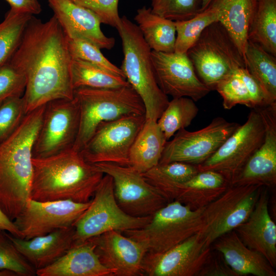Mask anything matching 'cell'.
<instances>
[{"label":"cell","mask_w":276,"mask_h":276,"mask_svg":"<svg viewBox=\"0 0 276 276\" xmlns=\"http://www.w3.org/2000/svg\"><path fill=\"white\" fill-rule=\"evenodd\" d=\"M71 61L65 36L55 16L42 22L33 15L8 62L26 78L22 97L27 112L52 100L74 98Z\"/></svg>","instance_id":"1"},{"label":"cell","mask_w":276,"mask_h":276,"mask_svg":"<svg viewBox=\"0 0 276 276\" xmlns=\"http://www.w3.org/2000/svg\"><path fill=\"white\" fill-rule=\"evenodd\" d=\"M30 198L40 201H89L104 176L73 149L33 158Z\"/></svg>","instance_id":"2"},{"label":"cell","mask_w":276,"mask_h":276,"mask_svg":"<svg viewBox=\"0 0 276 276\" xmlns=\"http://www.w3.org/2000/svg\"><path fill=\"white\" fill-rule=\"evenodd\" d=\"M45 105L28 112L17 129L0 144V210L12 221L30 198L33 147Z\"/></svg>","instance_id":"3"},{"label":"cell","mask_w":276,"mask_h":276,"mask_svg":"<svg viewBox=\"0 0 276 276\" xmlns=\"http://www.w3.org/2000/svg\"><path fill=\"white\" fill-rule=\"evenodd\" d=\"M116 29L121 39L124 54L120 68L142 99L146 119L157 121L169 101L157 83L151 60V50L137 26L126 16L121 17Z\"/></svg>","instance_id":"4"},{"label":"cell","mask_w":276,"mask_h":276,"mask_svg":"<svg viewBox=\"0 0 276 276\" xmlns=\"http://www.w3.org/2000/svg\"><path fill=\"white\" fill-rule=\"evenodd\" d=\"M80 110L79 132L73 149L80 152L102 122L130 114H145L140 97L129 84L114 88L74 90Z\"/></svg>","instance_id":"5"},{"label":"cell","mask_w":276,"mask_h":276,"mask_svg":"<svg viewBox=\"0 0 276 276\" xmlns=\"http://www.w3.org/2000/svg\"><path fill=\"white\" fill-rule=\"evenodd\" d=\"M187 54L197 76L211 91L223 79L246 67L235 42L218 21L205 28Z\"/></svg>","instance_id":"6"},{"label":"cell","mask_w":276,"mask_h":276,"mask_svg":"<svg viewBox=\"0 0 276 276\" xmlns=\"http://www.w3.org/2000/svg\"><path fill=\"white\" fill-rule=\"evenodd\" d=\"M204 208L194 210L171 201L156 212L143 227L122 233L141 243L147 252H163L199 232Z\"/></svg>","instance_id":"7"},{"label":"cell","mask_w":276,"mask_h":276,"mask_svg":"<svg viewBox=\"0 0 276 276\" xmlns=\"http://www.w3.org/2000/svg\"><path fill=\"white\" fill-rule=\"evenodd\" d=\"M90 203L74 224L75 245L110 231L123 232L143 227L151 216L134 217L125 212L115 198L111 177L104 174Z\"/></svg>","instance_id":"8"},{"label":"cell","mask_w":276,"mask_h":276,"mask_svg":"<svg viewBox=\"0 0 276 276\" xmlns=\"http://www.w3.org/2000/svg\"><path fill=\"white\" fill-rule=\"evenodd\" d=\"M264 186H229L204 206L202 226L199 232L208 247L224 234L234 230L248 217Z\"/></svg>","instance_id":"9"},{"label":"cell","mask_w":276,"mask_h":276,"mask_svg":"<svg viewBox=\"0 0 276 276\" xmlns=\"http://www.w3.org/2000/svg\"><path fill=\"white\" fill-rule=\"evenodd\" d=\"M240 125L210 158L197 165L199 171L211 170L222 175L230 185L262 143L265 133L263 119L252 108Z\"/></svg>","instance_id":"10"},{"label":"cell","mask_w":276,"mask_h":276,"mask_svg":"<svg viewBox=\"0 0 276 276\" xmlns=\"http://www.w3.org/2000/svg\"><path fill=\"white\" fill-rule=\"evenodd\" d=\"M94 165L104 174L111 177L117 203L130 215L152 216L170 202L158 189L130 166L111 163Z\"/></svg>","instance_id":"11"},{"label":"cell","mask_w":276,"mask_h":276,"mask_svg":"<svg viewBox=\"0 0 276 276\" xmlns=\"http://www.w3.org/2000/svg\"><path fill=\"white\" fill-rule=\"evenodd\" d=\"M145 120V114H130L103 122L80 152L92 164L129 166L130 148Z\"/></svg>","instance_id":"12"},{"label":"cell","mask_w":276,"mask_h":276,"mask_svg":"<svg viewBox=\"0 0 276 276\" xmlns=\"http://www.w3.org/2000/svg\"><path fill=\"white\" fill-rule=\"evenodd\" d=\"M80 125L76 100L60 99L49 102L35 140L33 158H43L73 149Z\"/></svg>","instance_id":"13"},{"label":"cell","mask_w":276,"mask_h":276,"mask_svg":"<svg viewBox=\"0 0 276 276\" xmlns=\"http://www.w3.org/2000/svg\"><path fill=\"white\" fill-rule=\"evenodd\" d=\"M239 126L222 117H216L200 130L181 129L166 142L158 164L180 162L200 165L214 154Z\"/></svg>","instance_id":"14"},{"label":"cell","mask_w":276,"mask_h":276,"mask_svg":"<svg viewBox=\"0 0 276 276\" xmlns=\"http://www.w3.org/2000/svg\"><path fill=\"white\" fill-rule=\"evenodd\" d=\"M90 201L85 203L71 200L40 201L29 198L13 222L21 238L27 240L43 236L73 226Z\"/></svg>","instance_id":"15"},{"label":"cell","mask_w":276,"mask_h":276,"mask_svg":"<svg viewBox=\"0 0 276 276\" xmlns=\"http://www.w3.org/2000/svg\"><path fill=\"white\" fill-rule=\"evenodd\" d=\"M199 233L161 253L147 252L142 264V275L199 276L212 255Z\"/></svg>","instance_id":"16"},{"label":"cell","mask_w":276,"mask_h":276,"mask_svg":"<svg viewBox=\"0 0 276 276\" xmlns=\"http://www.w3.org/2000/svg\"><path fill=\"white\" fill-rule=\"evenodd\" d=\"M151 57L158 85L167 96L188 97L196 102L210 92L197 76L187 53L151 50Z\"/></svg>","instance_id":"17"},{"label":"cell","mask_w":276,"mask_h":276,"mask_svg":"<svg viewBox=\"0 0 276 276\" xmlns=\"http://www.w3.org/2000/svg\"><path fill=\"white\" fill-rule=\"evenodd\" d=\"M255 108L264 122V140L231 186L276 183V104Z\"/></svg>","instance_id":"18"},{"label":"cell","mask_w":276,"mask_h":276,"mask_svg":"<svg viewBox=\"0 0 276 276\" xmlns=\"http://www.w3.org/2000/svg\"><path fill=\"white\" fill-rule=\"evenodd\" d=\"M101 263L113 276L142 275V264L147 252L140 242L116 231L89 238Z\"/></svg>","instance_id":"19"},{"label":"cell","mask_w":276,"mask_h":276,"mask_svg":"<svg viewBox=\"0 0 276 276\" xmlns=\"http://www.w3.org/2000/svg\"><path fill=\"white\" fill-rule=\"evenodd\" d=\"M269 195L263 187L247 219L234 230L248 248L262 255L276 267V225L268 210Z\"/></svg>","instance_id":"20"},{"label":"cell","mask_w":276,"mask_h":276,"mask_svg":"<svg viewBox=\"0 0 276 276\" xmlns=\"http://www.w3.org/2000/svg\"><path fill=\"white\" fill-rule=\"evenodd\" d=\"M47 1L66 37L83 38L101 49L114 47V38L103 33L101 21L93 12L71 0Z\"/></svg>","instance_id":"21"},{"label":"cell","mask_w":276,"mask_h":276,"mask_svg":"<svg viewBox=\"0 0 276 276\" xmlns=\"http://www.w3.org/2000/svg\"><path fill=\"white\" fill-rule=\"evenodd\" d=\"M151 184L158 189L170 201H178L194 210L206 206L229 186L222 175L211 170L199 171L189 180L181 183L157 182Z\"/></svg>","instance_id":"22"},{"label":"cell","mask_w":276,"mask_h":276,"mask_svg":"<svg viewBox=\"0 0 276 276\" xmlns=\"http://www.w3.org/2000/svg\"><path fill=\"white\" fill-rule=\"evenodd\" d=\"M5 233L36 270L52 264L75 245L74 226L27 240Z\"/></svg>","instance_id":"23"},{"label":"cell","mask_w":276,"mask_h":276,"mask_svg":"<svg viewBox=\"0 0 276 276\" xmlns=\"http://www.w3.org/2000/svg\"><path fill=\"white\" fill-rule=\"evenodd\" d=\"M212 245L238 276L276 275L275 268L267 259L259 252L246 246L234 229L220 236Z\"/></svg>","instance_id":"24"},{"label":"cell","mask_w":276,"mask_h":276,"mask_svg":"<svg viewBox=\"0 0 276 276\" xmlns=\"http://www.w3.org/2000/svg\"><path fill=\"white\" fill-rule=\"evenodd\" d=\"M38 276H113L104 266L89 239L77 244L52 264L36 270Z\"/></svg>","instance_id":"25"},{"label":"cell","mask_w":276,"mask_h":276,"mask_svg":"<svg viewBox=\"0 0 276 276\" xmlns=\"http://www.w3.org/2000/svg\"><path fill=\"white\" fill-rule=\"evenodd\" d=\"M258 1L212 0L206 8L217 13L218 21L227 30L244 58L248 33Z\"/></svg>","instance_id":"26"},{"label":"cell","mask_w":276,"mask_h":276,"mask_svg":"<svg viewBox=\"0 0 276 276\" xmlns=\"http://www.w3.org/2000/svg\"><path fill=\"white\" fill-rule=\"evenodd\" d=\"M157 121L146 119L129 154V166L143 173L158 164L167 142Z\"/></svg>","instance_id":"27"},{"label":"cell","mask_w":276,"mask_h":276,"mask_svg":"<svg viewBox=\"0 0 276 276\" xmlns=\"http://www.w3.org/2000/svg\"><path fill=\"white\" fill-rule=\"evenodd\" d=\"M144 40L152 51L174 52L176 41L175 21L164 18L144 6L134 17Z\"/></svg>","instance_id":"28"},{"label":"cell","mask_w":276,"mask_h":276,"mask_svg":"<svg viewBox=\"0 0 276 276\" xmlns=\"http://www.w3.org/2000/svg\"><path fill=\"white\" fill-rule=\"evenodd\" d=\"M246 68L262 89L268 105L276 104V57L247 40Z\"/></svg>","instance_id":"29"},{"label":"cell","mask_w":276,"mask_h":276,"mask_svg":"<svg viewBox=\"0 0 276 276\" xmlns=\"http://www.w3.org/2000/svg\"><path fill=\"white\" fill-rule=\"evenodd\" d=\"M248 40L276 57V0H258Z\"/></svg>","instance_id":"30"},{"label":"cell","mask_w":276,"mask_h":276,"mask_svg":"<svg viewBox=\"0 0 276 276\" xmlns=\"http://www.w3.org/2000/svg\"><path fill=\"white\" fill-rule=\"evenodd\" d=\"M71 77L74 90L82 87H119L129 84L124 77L77 59H72Z\"/></svg>","instance_id":"31"},{"label":"cell","mask_w":276,"mask_h":276,"mask_svg":"<svg viewBox=\"0 0 276 276\" xmlns=\"http://www.w3.org/2000/svg\"><path fill=\"white\" fill-rule=\"evenodd\" d=\"M198 108L188 97L173 98L157 120L167 141L179 130L189 127L197 115Z\"/></svg>","instance_id":"32"},{"label":"cell","mask_w":276,"mask_h":276,"mask_svg":"<svg viewBox=\"0 0 276 276\" xmlns=\"http://www.w3.org/2000/svg\"><path fill=\"white\" fill-rule=\"evenodd\" d=\"M33 15L10 8L0 22V67L7 64L18 48Z\"/></svg>","instance_id":"33"},{"label":"cell","mask_w":276,"mask_h":276,"mask_svg":"<svg viewBox=\"0 0 276 276\" xmlns=\"http://www.w3.org/2000/svg\"><path fill=\"white\" fill-rule=\"evenodd\" d=\"M217 21V13L207 8L190 19L175 21L176 36L174 52L187 53L198 40L205 28Z\"/></svg>","instance_id":"34"},{"label":"cell","mask_w":276,"mask_h":276,"mask_svg":"<svg viewBox=\"0 0 276 276\" xmlns=\"http://www.w3.org/2000/svg\"><path fill=\"white\" fill-rule=\"evenodd\" d=\"M65 37L72 59L84 61L125 78L121 68L110 62L97 45L82 38Z\"/></svg>","instance_id":"35"},{"label":"cell","mask_w":276,"mask_h":276,"mask_svg":"<svg viewBox=\"0 0 276 276\" xmlns=\"http://www.w3.org/2000/svg\"><path fill=\"white\" fill-rule=\"evenodd\" d=\"M197 165L180 162L158 164L142 173L150 183L157 182H185L199 172Z\"/></svg>","instance_id":"36"},{"label":"cell","mask_w":276,"mask_h":276,"mask_svg":"<svg viewBox=\"0 0 276 276\" xmlns=\"http://www.w3.org/2000/svg\"><path fill=\"white\" fill-rule=\"evenodd\" d=\"M0 270H8L16 275L34 276L36 270L0 229Z\"/></svg>","instance_id":"37"},{"label":"cell","mask_w":276,"mask_h":276,"mask_svg":"<svg viewBox=\"0 0 276 276\" xmlns=\"http://www.w3.org/2000/svg\"><path fill=\"white\" fill-rule=\"evenodd\" d=\"M152 11L176 21L194 17L200 12V0H151Z\"/></svg>","instance_id":"38"},{"label":"cell","mask_w":276,"mask_h":276,"mask_svg":"<svg viewBox=\"0 0 276 276\" xmlns=\"http://www.w3.org/2000/svg\"><path fill=\"white\" fill-rule=\"evenodd\" d=\"M223 99V106L231 109L237 104L253 108L248 90L242 79L234 73L221 80L216 89Z\"/></svg>","instance_id":"39"},{"label":"cell","mask_w":276,"mask_h":276,"mask_svg":"<svg viewBox=\"0 0 276 276\" xmlns=\"http://www.w3.org/2000/svg\"><path fill=\"white\" fill-rule=\"evenodd\" d=\"M27 113L22 97L10 99L0 106V144L17 129Z\"/></svg>","instance_id":"40"},{"label":"cell","mask_w":276,"mask_h":276,"mask_svg":"<svg viewBox=\"0 0 276 276\" xmlns=\"http://www.w3.org/2000/svg\"><path fill=\"white\" fill-rule=\"evenodd\" d=\"M26 86L25 76L11 64L0 67V106L10 99L22 97Z\"/></svg>","instance_id":"41"},{"label":"cell","mask_w":276,"mask_h":276,"mask_svg":"<svg viewBox=\"0 0 276 276\" xmlns=\"http://www.w3.org/2000/svg\"><path fill=\"white\" fill-rule=\"evenodd\" d=\"M93 12L101 24L117 28L121 17L118 11L119 0H71Z\"/></svg>","instance_id":"42"},{"label":"cell","mask_w":276,"mask_h":276,"mask_svg":"<svg viewBox=\"0 0 276 276\" xmlns=\"http://www.w3.org/2000/svg\"><path fill=\"white\" fill-rule=\"evenodd\" d=\"M234 73L245 84L251 97L253 108L268 105L262 89L246 67L239 68Z\"/></svg>","instance_id":"43"},{"label":"cell","mask_w":276,"mask_h":276,"mask_svg":"<svg viewBox=\"0 0 276 276\" xmlns=\"http://www.w3.org/2000/svg\"><path fill=\"white\" fill-rule=\"evenodd\" d=\"M217 256H211L203 266L199 276H238L227 264L224 259Z\"/></svg>","instance_id":"44"},{"label":"cell","mask_w":276,"mask_h":276,"mask_svg":"<svg viewBox=\"0 0 276 276\" xmlns=\"http://www.w3.org/2000/svg\"><path fill=\"white\" fill-rule=\"evenodd\" d=\"M10 6V8L15 10L31 14H38L41 10L38 0H5Z\"/></svg>","instance_id":"45"},{"label":"cell","mask_w":276,"mask_h":276,"mask_svg":"<svg viewBox=\"0 0 276 276\" xmlns=\"http://www.w3.org/2000/svg\"><path fill=\"white\" fill-rule=\"evenodd\" d=\"M0 229L6 231L14 236L20 238V234L13 224L0 210Z\"/></svg>","instance_id":"46"},{"label":"cell","mask_w":276,"mask_h":276,"mask_svg":"<svg viewBox=\"0 0 276 276\" xmlns=\"http://www.w3.org/2000/svg\"><path fill=\"white\" fill-rule=\"evenodd\" d=\"M212 0H200L201 9L200 12L204 10L209 6Z\"/></svg>","instance_id":"47"},{"label":"cell","mask_w":276,"mask_h":276,"mask_svg":"<svg viewBox=\"0 0 276 276\" xmlns=\"http://www.w3.org/2000/svg\"><path fill=\"white\" fill-rule=\"evenodd\" d=\"M16 275L13 272L8 270H0V276Z\"/></svg>","instance_id":"48"}]
</instances>
